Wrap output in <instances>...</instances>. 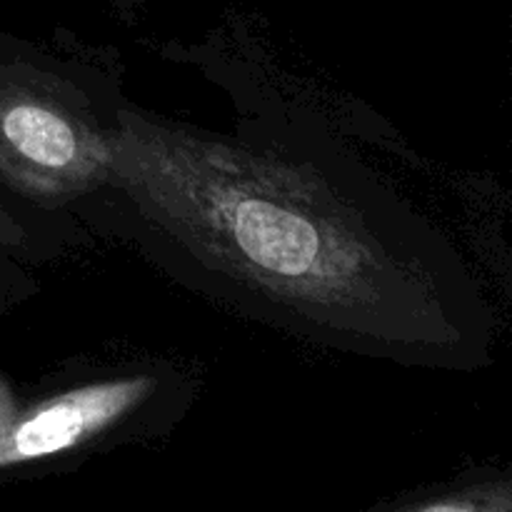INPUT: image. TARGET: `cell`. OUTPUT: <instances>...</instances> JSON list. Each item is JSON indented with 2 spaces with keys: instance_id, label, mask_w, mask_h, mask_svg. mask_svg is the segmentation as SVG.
<instances>
[{
  "instance_id": "5",
  "label": "cell",
  "mask_w": 512,
  "mask_h": 512,
  "mask_svg": "<svg viewBox=\"0 0 512 512\" xmlns=\"http://www.w3.org/2000/svg\"><path fill=\"white\" fill-rule=\"evenodd\" d=\"M393 512H512V490L505 480H488L418 498Z\"/></svg>"
},
{
  "instance_id": "2",
  "label": "cell",
  "mask_w": 512,
  "mask_h": 512,
  "mask_svg": "<svg viewBox=\"0 0 512 512\" xmlns=\"http://www.w3.org/2000/svg\"><path fill=\"white\" fill-rule=\"evenodd\" d=\"M120 103L88 65L35 50L0 55V195L75 220L105 183Z\"/></svg>"
},
{
  "instance_id": "4",
  "label": "cell",
  "mask_w": 512,
  "mask_h": 512,
  "mask_svg": "<svg viewBox=\"0 0 512 512\" xmlns=\"http://www.w3.org/2000/svg\"><path fill=\"white\" fill-rule=\"evenodd\" d=\"M78 220L50 218L0 195V265L45 263L80 243Z\"/></svg>"
},
{
  "instance_id": "6",
  "label": "cell",
  "mask_w": 512,
  "mask_h": 512,
  "mask_svg": "<svg viewBox=\"0 0 512 512\" xmlns=\"http://www.w3.org/2000/svg\"><path fill=\"white\" fill-rule=\"evenodd\" d=\"M20 275L23 273L18 270V265H0V313L15 303V295L30 293V290H15V283H28Z\"/></svg>"
},
{
  "instance_id": "7",
  "label": "cell",
  "mask_w": 512,
  "mask_h": 512,
  "mask_svg": "<svg viewBox=\"0 0 512 512\" xmlns=\"http://www.w3.org/2000/svg\"><path fill=\"white\" fill-rule=\"evenodd\" d=\"M110 3L118 5L120 10H133L135 5H140V3H143V0H110Z\"/></svg>"
},
{
  "instance_id": "3",
  "label": "cell",
  "mask_w": 512,
  "mask_h": 512,
  "mask_svg": "<svg viewBox=\"0 0 512 512\" xmlns=\"http://www.w3.org/2000/svg\"><path fill=\"white\" fill-rule=\"evenodd\" d=\"M173 375L153 370L85 380L18 408L0 398V470L78 453L110 435L128 433L155 405L173 403Z\"/></svg>"
},
{
  "instance_id": "1",
  "label": "cell",
  "mask_w": 512,
  "mask_h": 512,
  "mask_svg": "<svg viewBox=\"0 0 512 512\" xmlns=\"http://www.w3.org/2000/svg\"><path fill=\"white\" fill-rule=\"evenodd\" d=\"M175 283L340 353L473 373L493 315L453 245L343 155L120 103L105 183L75 213Z\"/></svg>"
}]
</instances>
